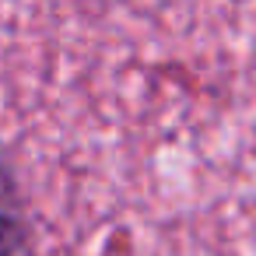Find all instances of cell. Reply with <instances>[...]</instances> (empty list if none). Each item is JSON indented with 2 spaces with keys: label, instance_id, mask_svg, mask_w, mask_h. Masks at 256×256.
<instances>
[{
  "label": "cell",
  "instance_id": "1",
  "mask_svg": "<svg viewBox=\"0 0 256 256\" xmlns=\"http://www.w3.org/2000/svg\"><path fill=\"white\" fill-rule=\"evenodd\" d=\"M0 256H28V224L14 176L0 165Z\"/></svg>",
  "mask_w": 256,
  "mask_h": 256
}]
</instances>
